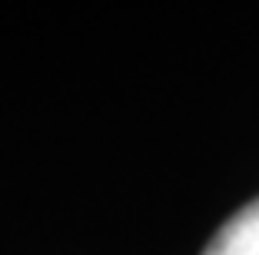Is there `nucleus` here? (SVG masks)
Segmentation results:
<instances>
[{
    "mask_svg": "<svg viewBox=\"0 0 259 255\" xmlns=\"http://www.w3.org/2000/svg\"><path fill=\"white\" fill-rule=\"evenodd\" d=\"M203 255H259V199L229 219L203 248Z\"/></svg>",
    "mask_w": 259,
    "mask_h": 255,
    "instance_id": "obj_1",
    "label": "nucleus"
}]
</instances>
